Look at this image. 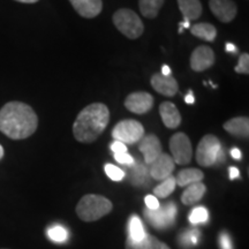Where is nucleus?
Returning <instances> with one entry per match:
<instances>
[{"label":"nucleus","instance_id":"obj_39","mask_svg":"<svg viewBox=\"0 0 249 249\" xmlns=\"http://www.w3.org/2000/svg\"><path fill=\"white\" fill-rule=\"evenodd\" d=\"M189 27H191V22H189L188 20H185V21H183V22L180 23V26H179V33L181 34L182 31H183V29H188Z\"/></svg>","mask_w":249,"mask_h":249},{"label":"nucleus","instance_id":"obj_41","mask_svg":"<svg viewBox=\"0 0 249 249\" xmlns=\"http://www.w3.org/2000/svg\"><path fill=\"white\" fill-rule=\"evenodd\" d=\"M226 51L227 52H231V53H236V46L234 44H232V43H227L226 44Z\"/></svg>","mask_w":249,"mask_h":249},{"label":"nucleus","instance_id":"obj_33","mask_svg":"<svg viewBox=\"0 0 249 249\" xmlns=\"http://www.w3.org/2000/svg\"><path fill=\"white\" fill-rule=\"evenodd\" d=\"M144 201H145V205H147L149 210H156L160 208V202H158L157 197L154 195H148Z\"/></svg>","mask_w":249,"mask_h":249},{"label":"nucleus","instance_id":"obj_35","mask_svg":"<svg viewBox=\"0 0 249 249\" xmlns=\"http://www.w3.org/2000/svg\"><path fill=\"white\" fill-rule=\"evenodd\" d=\"M111 150L113 151L114 155L124 154V152H127V147L124 143H121L119 141H114L113 143H111Z\"/></svg>","mask_w":249,"mask_h":249},{"label":"nucleus","instance_id":"obj_23","mask_svg":"<svg viewBox=\"0 0 249 249\" xmlns=\"http://www.w3.org/2000/svg\"><path fill=\"white\" fill-rule=\"evenodd\" d=\"M191 31L195 37L207 40V42H213L217 36V29L211 23H197L191 28Z\"/></svg>","mask_w":249,"mask_h":249},{"label":"nucleus","instance_id":"obj_26","mask_svg":"<svg viewBox=\"0 0 249 249\" xmlns=\"http://www.w3.org/2000/svg\"><path fill=\"white\" fill-rule=\"evenodd\" d=\"M208 219H209V213H208V210L204 207L195 208V209H193L191 214H189V222L193 225L207 223Z\"/></svg>","mask_w":249,"mask_h":249},{"label":"nucleus","instance_id":"obj_3","mask_svg":"<svg viewBox=\"0 0 249 249\" xmlns=\"http://www.w3.org/2000/svg\"><path fill=\"white\" fill-rule=\"evenodd\" d=\"M113 208L111 201L101 195L89 194L83 196L76 205V213L85 222H95L105 214L110 213Z\"/></svg>","mask_w":249,"mask_h":249},{"label":"nucleus","instance_id":"obj_32","mask_svg":"<svg viewBox=\"0 0 249 249\" xmlns=\"http://www.w3.org/2000/svg\"><path fill=\"white\" fill-rule=\"evenodd\" d=\"M114 160H116L118 163L123 165H133L134 164V158L127 152L124 154H117L114 155Z\"/></svg>","mask_w":249,"mask_h":249},{"label":"nucleus","instance_id":"obj_34","mask_svg":"<svg viewBox=\"0 0 249 249\" xmlns=\"http://www.w3.org/2000/svg\"><path fill=\"white\" fill-rule=\"evenodd\" d=\"M219 245L222 249H233L231 239H230L229 234H226V233H222V234H220Z\"/></svg>","mask_w":249,"mask_h":249},{"label":"nucleus","instance_id":"obj_42","mask_svg":"<svg viewBox=\"0 0 249 249\" xmlns=\"http://www.w3.org/2000/svg\"><path fill=\"white\" fill-rule=\"evenodd\" d=\"M15 1L23 2V4H35V2L38 1V0H15Z\"/></svg>","mask_w":249,"mask_h":249},{"label":"nucleus","instance_id":"obj_31","mask_svg":"<svg viewBox=\"0 0 249 249\" xmlns=\"http://www.w3.org/2000/svg\"><path fill=\"white\" fill-rule=\"evenodd\" d=\"M145 174H147V169L144 166H139L132 172V182L134 185H142L144 181Z\"/></svg>","mask_w":249,"mask_h":249},{"label":"nucleus","instance_id":"obj_6","mask_svg":"<svg viewBox=\"0 0 249 249\" xmlns=\"http://www.w3.org/2000/svg\"><path fill=\"white\" fill-rule=\"evenodd\" d=\"M222 150L220 142L214 135L208 134L198 143L196 149V161L201 166H213L217 163L219 151Z\"/></svg>","mask_w":249,"mask_h":249},{"label":"nucleus","instance_id":"obj_1","mask_svg":"<svg viewBox=\"0 0 249 249\" xmlns=\"http://www.w3.org/2000/svg\"><path fill=\"white\" fill-rule=\"evenodd\" d=\"M38 118L29 105L9 102L0 110V132L12 140H23L36 132Z\"/></svg>","mask_w":249,"mask_h":249},{"label":"nucleus","instance_id":"obj_7","mask_svg":"<svg viewBox=\"0 0 249 249\" xmlns=\"http://www.w3.org/2000/svg\"><path fill=\"white\" fill-rule=\"evenodd\" d=\"M170 150L174 163L179 165L191 163L193 156L192 143L185 133H177L170 139Z\"/></svg>","mask_w":249,"mask_h":249},{"label":"nucleus","instance_id":"obj_4","mask_svg":"<svg viewBox=\"0 0 249 249\" xmlns=\"http://www.w3.org/2000/svg\"><path fill=\"white\" fill-rule=\"evenodd\" d=\"M113 23L123 35L129 39H136L144 31L142 20L135 12L128 8H120L113 14Z\"/></svg>","mask_w":249,"mask_h":249},{"label":"nucleus","instance_id":"obj_16","mask_svg":"<svg viewBox=\"0 0 249 249\" xmlns=\"http://www.w3.org/2000/svg\"><path fill=\"white\" fill-rule=\"evenodd\" d=\"M160 114L165 126L170 129H174L181 124V116L176 105L171 102L161 103L160 107Z\"/></svg>","mask_w":249,"mask_h":249},{"label":"nucleus","instance_id":"obj_20","mask_svg":"<svg viewBox=\"0 0 249 249\" xmlns=\"http://www.w3.org/2000/svg\"><path fill=\"white\" fill-rule=\"evenodd\" d=\"M205 191H207V187L202 182H195L187 186L186 191L183 192L181 196L182 203L185 205H192L196 203V202H198L203 197Z\"/></svg>","mask_w":249,"mask_h":249},{"label":"nucleus","instance_id":"obj_38","mask_svg":"<svg viewBox=\"0 0 249 249\" xmlns=\"http://www.w3.org/2000/svg\"><path fill=\"white\" fill-rule=\"evenodd\" d=\"M185 102L187 103V104H194L195 103V97H194V95H193L192 90H189L188 95L185 97Z\"/></svg>","mask_w":249,"mask_h":249},{"label":"nucleus","instance_id":"obj_21","mask_svg":"<svg viewBox=\"0 0 249 249\" xmlns=\"http://www.w3.org/2000/svg\"><path fill=\"white\" fill-rule=\"evenodd\" d=\"M203 178L204 174L202 171L197 169H186L178 173L176 178V183L180 187H185L195 182H201Z\"/></svg>","mask_w":249,"mask_h":249},{"label":"nucleus","instance_id":"obj_18","mask_svg":"<svg viewBox=\"0 0 249 249\" xmlns=\"http://www.w3.org/2000/svg\"><path fill=\"white\" fill-rule=\"evenodd\" d=\"M180 12L185 20L191 21L197 20L202 14V5L200 0H178Z\"/></svg>","mask_w":249,"mask_h":249},{"label":"nucleus","instance_id":"obj_13","mask_svg":"<svg viewBox=\"0 0 249 249\" xmlns=\"http://www.w3.org/2000/svg\"><path fill=\"white\" fill-rule=\"evenodd\" d=\"M139 149L144 156V161L147 165H150L161 154L160 141L154 134L143 136L139 142Z\"/></svg>","mask_w":249,"mask_h":249},{"label":"nucleus","instance_id":"obj_17","mask_svg":"<svg viewBox=\"0 0 249 249\" xmlns=\"http://www.w3.org/2000/svg\"><path fill=\"white\" fill-rule=\"evenodd\" d=\"M224 129L236 138L247 139L249 135V119L247 117H236L224 124Z\"/></svg>","mask_w":249,"mask_h":249},{"label":"nucleus","instance_id":"obj_37","mask_svg":"<svg viewBox=\"0 0 249 249\" xmlns=\"http://www.w3.org/2000/svg\"><path fill=\"white\" fill-rule=\"evenodd\" d=\"M231 156L233 158H234V160H241V151L239 150L238 148H233L232 150H231Z\"/></svg>","mask_w":249,"mask_h":249},{"label":"nucleus","instance_id":"obj_5","mask_svg":"<svg viewBox=\"0 0 249 249\" xmlns=\"http://www.w3.org/2000/svg\"><path fill=\"white\" fill-rule=\"evenodd\" d=\"M112 136L114 141H119L124 144H135L144 136V128L142 124L136 120H123L112 129Z\"/></svg>","mask_w":249,"mask_h":249},{"label":"nucleus","instance_id":"obj_11","mask_svg":"<svg viewBox=\"0 0 249 249\" xmlns=\"http://www.w3.org/2000/svg\"><path fill=\"white\" fill-rule=\"evenodd\" d=\"M174 161L170 155L161 154L150 164L149 173L155 180H164L172 174L174 170Z\"/></svg>","mask_w":249,"mask_h":249},{"label":"nucleus","instance_id":"obj_36","mask_svg":"<svg viewBox=\"0 0 249 249\" xmlns=\"http://www.w3.org/2000/svg\"><path fill=\"white\" fill-rule=\"evenodd\" d=\"M229 171H230V179L234 180L236 178H239V174H240V172H239V170L236 169V167L234 166L230 167Z\"/></svg>","mask_w":249,"mask_h":249},{"label":"nucleus","instance_id":"obj_9","mask_svg":"<svg viewBox=\"0 0 249 249\" xmlns=\"http://www.w3.org/2000/svg\"><path fill=\"white\" fill-rule=\"evenodd\" d=\"M154 107V97L149 92L138 91L127 96L124 107L136 114H144Z\"/></svg>","mask_w":249,"mask_h":249},{"label":"nucleus","instance_id":"obj_28","mask_svg":"<svg viewBox=\"0 0 249 249\" xmlns=\"http://www.w3.org/2000/svg\"><path fill=\"white\" fill-rule=\"evenodd\" d=\"M198 238H200V232L197 230H192V231L183 232L179 236V241L183 247H192V246L197 245Z\"/></svg>","mask_w":249,"mask_h":249},{"label":"nucleus","instance_id":"obj_12","mask_svg":"<svg viewBox=\"0 0 249 249\" xmlns=\"http://www.w3.org/2000/svg\"><path fill=\"white\" fill-rule=\"evenodd\" d=\"M209 6L214 17L224 23L231 22L238 13V8L233 0H210Z\"/></svg>","mask_w":249,"mask_h":249},{"label":"nucleus","instance_id":"obj_29","mask_svg":"<svg viewBox=\"0 0 249 249\" xmlns=\"http://www.w3.org/2000/svg\"><path fill=\"white\" fill-rule=\"evenodd\" d=\"M105 173L107 176L113 181H121L124 178V172L119 167H117L116 165H112V164H107L104 167Z\"/></svg>","mask_w":249,"mask_h":249},{"label":"nucleus","instance_id":"obj_2","mask_svg":"<svg viewBox=\"0 0 249 249\" xmlns=\"http://www.w3.org/2000/svg\"><path fill=\"white\" fill-rule=\"evenodd\" d=\"M110 120V111L102 103H93L86 107L76 117L73 134L79 142L91 143L104 132Z\"/></svg>","mask_w":249,"mask_h":249},{"label":"nucleus","instance_id":"obj_14","mask_svg":"<svg viewBox=\"0 0 249 249\" xmlns=\"http://www.w3.org/2000/svg\"><path fill=\"white\" fill-rule=\"evenodd\" d=\"M150 83L156 91L166 97H173L179 90L178 82L172 75L165 76L160 73H156L152 75Z\"/></svg>","mask_w":249,"mask_h":249},{"label":"nucleus","instance_id":"obj_15","mask_svg":"<svg viewBox=\"0 0 249 249\" xmlns=\"http://www.w3.org/2000/svg\"><path fill=\"white\" fill-rule=\"evenodd\" d=\"M76 13L86 18H93L101 14L103 9L102 0H70Z\"/></svg>","mask_w":249,"mask_h":249},{"label":"nucleus","instance_id":"obj_27","mask_svg":"<svg viewBox=\"0 0 249 249\" xmlns=\"http://www.w3.org/2000/svg\"><path fill=\"white\" fill-rule=\"evenodd\" d=\"M49 238L54 242H65L68 239V232L61 225H54L50 227L48 231Z\"/></svg>","mask_w":249,"mask_h":249},{"label":"nucleus","instance_id":"obj_30","mask_svg":"<svg viewBox=\"0 0 249 249\" xmlns=\"http://www.w3.org/2000/svg\"><path fill=\"white\" fill-rule=\"evenodd\" d=\"M234 71L238 74H246V75L249 74V54L248 53H244L240 55L238 66L234 68Z\"/></svg>","mask_w":249,"mask_h":249},{"label":"nucleus","instance_id":"obj_40","mask_svg":"<svg viewBox=\"0 0 249 249\" xmlns=\"http://www.w3.org/2000/svg\"><path fill=\"white\" fill-rule=\"evenodd\" d=\"M160 74H163V75H165V76H170L171 74H172V71H171V68L167 66V65H164V66L161 67V73Z\"/></svg>","mask_w":249,"mask_h":249},{"label":"nucleus","instance_id":"obj_24","mask_svg":"<svg viewBox=\"0 0 249 249\" xmlns=\"http://www.w3.org/2000/svg\"><path fill=\"white\" fill-rule=\"evenodd\" d=\"M129 239H132L133 241H141L144 238L147 233L144 232L143 229L141 219L138 216H133L129 220Z\"/></svg>","mask_w":249,"mask_h":249},{"label":"nucleus","instance_id":"obj_43","mask_svg":"<svg viewBox=\"0 0 249 249\" xmlns=\"http://www.w3.org/2000/svg\"><path fill=\"white\" fill-rule=\"evenodd\" d=\"M2 157H4V148H2L1 145H0V160H1Z\"/></svg>","mask_w":249,"mask_h":249},{"label":"nucleus","instance_id":"obj_22","mask_svg":"<svg viewBox=\"0 0 249 249\" xmlns=\"http://www.w3.org/2000/svg\"><path fill=\"white\" fill-rule=\"evenodd\" d=\"M165 0H139V8L141 14L147 18H157Z\"/></svg>","mask_w":249,"mask_h":249},{"label":"nucleus","instance_id":"obj_25","mask_svg":"<svg viewBox=\"0 0 249 249\" xmlns=\"http://www.w3.org/2000/svg\"><path fill=\"white\" fill-rule=\"evenodd\" d=\"M177 183H176V178H173L172 176H170L169 178L164 179L163 182L160 185H158L156 188L154 189V193L156 196L160 198H165L167 196H170L172 194L174 188H176Z\"/></svg>","mask_w":249,"mask_h":249},{"label":"nucleus","instance_id":"obj_8","mask_svg":"<svg viewBox=\"0 0 249 249\" xmlns=\"http://www.w3.org/2000/svg\"><path fill=\"white\" fill-rule=\"evenodd\" d=\"M145 217L149 223L156 229H166L172 225L176 220L177 207L173 202L166 203L165 205H160V208L156 210H145Z\"/></svg>","mask_w":249,"mask_h":249},{"label":"nucleus","instance_id":"obj_10","mask_svg":"<svg viewBox=\"0 0 249 249\" xmlns=\"http://www.w3.org/2000/svg\"><path fill=\"white\" fill-rule=\"evenodd\" d=\"M214 64L213 50L209 46L201 45L193 51L191 57V67L195 71H207Z\"/></svg>","mask_w":249,"mask_h":249},{"label":"nucleus","instance_id":"obj_19","mask_svg":"<svg viewBox=\"0 0 249 249\" xmlns=\"http://www.w3.org/2000/svg\"><path fill=\"white\" fill-rule=\"evenodd\" d=\"M126 249H170L169 246L158 240L155 236L145 234L141 241H133L132 239H127Z\"/></svg>","mask_w":249,"mask_h":249}]
</instances>
